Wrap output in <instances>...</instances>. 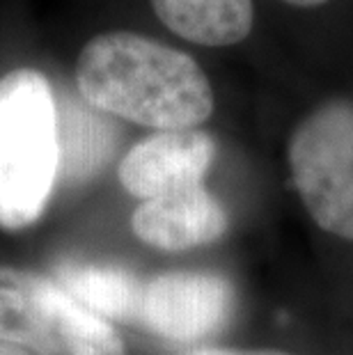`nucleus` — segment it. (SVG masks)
I'll return each mask as SVG.
<instances>
[{"instance_id": "obj_1", "label": "nucleus", "mask_w": 353, "mask_h": 355, "mask_svg": "<svg viewBox=\"0 0 353 355\" xmlns=\"http://www.w3.org/2000/svg\"><path fill=\"white\" fill-rule=\"evenodd\" d=\"M76 85L103 115L156 131H189L214 112V89L200 64L136 33L89 40L76 62Z\"/></svg>"}, {"instance_id": "obj_2", "label": "nucleus", "mask_w": 353, "mask_h": 355, "mask_svg": "<svg viewBox=\"0 0 353 355\" xmlns=\"http://www.w3.org/2000/svg\"><path fill=\"white\" fill-rule=\"evenodd\" d=\"M58 101L35 69L0 78V227L24 230L44 214L58 179Z\"/></svg>"}, {"instance_id": "obj_3", "label": "nucleus", "mask_w": 353, "mask_h": 355, "mask_svg": "<svg viewBox=\"0 0 353 355\" xmlns=\"http://www.w3.org/2000/svg\"><path fill=\"white\" fill-rule=\"evenodd\" d=\"M0 339L37 355H124L108 321L58 282L17 268H0Z\"/></svg>"}, {"instance_id": "obj_4", "label": "nucleus", "mask_w": 353, "mask_h": 355, "mask_svg": "<svg viewBox=\"0 0 353 355\" xmlns=\"http://www.w3.org/2000/svg\"><path fill=\"white\" fill-rule=\"evenodd\" d=\"M287 158L312 220L353 243V101L330 99L300 119Z\"/></svg>"}, {"instance_id": "obj_5", "label": "nucleus", "mask_w": 353, "mask_h": 355, "mask_svg": "<svg viewBox=\"0 0 353 355\" xmlns=\"http://www.w3.org/2000/svg\"><path fill=\"white\" fill-rule=\"evenodd\" d=\"M234 309V289L207 270H172L142 286L140 323L172 342H198L221 330Z\"/></svg>"}, {"instance_id": "obj_6", "label": "nucleus", "mask_w": 353, "mask_h": 355, "mask_svg": "<svg viewBox=\"0 0 353 355\" xmlns=\"http://www.w3.org/2000/svg\"><path fill=\"white\" fill-rule=\"evenodd\" d=\"M216 156V140L205 131H159L138 142L119 163L124 191L142 202L202 186Z\"/></svg>"}, {"instance_id": "obj_7", "label": "nucleus", "mask_w": 353, "mask_h": 355, "mask_svg": "<svg viewBox=\"0 0 353 355\" xmlns=\"http://www.w3.org/2000/svg\"><path fill=\"white\" fill-rule=\"evenodd\" d=\"M133 234L159 250H189L227 232V214L205 186L145 200L131 216Z\"/></svg>"}, {"instance_id": "obj_8", "label": "nucleus", "mask_w": 353, "mask_h": 355, "mask_svg": "<svg viewBox=\"0 0 353 355\" xmlns=\"http://www.w3.org/2000/svg\"><path fill=\"white\" fill-rule=\"evenodd\" d=\"M117 133V126L87 101L58 103V175L67 181L94 177L115 154Z\"/></svg>"}, {"instance_id": "obj_9", "label": "nucleus", "mask_w": 353, "mask_h": 355, "mask_svg": "<svg viewBox=\"0 0 353 355\" xmlns=\"http://www.w3.org/2000/svg\"><path fill=\"white\" fill-rule=\"evenodd\" d=\"M55 277L80 307L101 316L103 321H140L145 282H140L131 270L110 263L64 261L55 268Z\"/></svg>"}, {"instance_id": "obj_10", "label": "nucleus", "mask_w": 353, "mask_h": 355, "mask_svg": "<svg viewBox=\"0 0 353 355\" xmlns=\"http://www.w3.org/2000/svg\"><path fill=\"white\" fill-rule=\"evenodd\" d=\"M165 26L202 46H232L252 30V0H152Z\"/></svg>"}, {"instance_id": "obj_11", "label": "nucleus", "mask_w": 353, "mask_h": 355, "mask_svg": "<svg viewBox=\"0 0 353 355\" xmlns=\"http://www.w3.org/2000/svg\"><path fill=\"white\" fill-rule=\"evenodd\" d=\"M191 355H289L282 351H248V349H202Z\"/></svg>"}, {"instance_id": "obj_12", "label": "nucleus", "mask_w": 353, "mask_h": 355, "mask_svg": "<svg viewBox=\"0 0 353 355\" xmlns=\"http://www.w3.org/2000/svg\"><path fill=\"white\" fill-rule=\"evenodd\" d=\"M0 355H28V353L21 351L19 346H14V344L3 342V339H0Z\"/></svg>"}, {"instance_id": "obj_13", "label": "nucleus", "mask_w": 353, "mask_h": 355, "mask_svg": "<svg viewBox=\"0 0 353 355\" xmlns=\"http://www.w3.org/2000/svg\"><path fill=\"white\" fill-rule=\"evenodd\" d=\"M289 5H296V7H317V5H324L328 0H284Z\"/></svg>"}]
</instances>
